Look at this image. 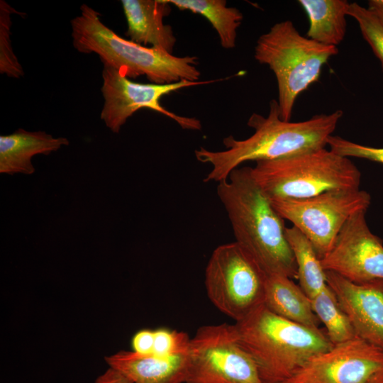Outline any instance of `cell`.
Here are the masks:
<instances>
[{"label": "cell", "instance_id": "6da1fadb", "mask_svg": "<svg viewBox=\"0 0 383 383\" xmlns=\"http://www.w3.org/2000/svg\"><path fill=\"white\" fill-rule=\"evenodd\" d=\"M343 116L341 110L317 114L298 122L283 121L277 100L270 101L267 117L253 113L248 126L254 129L249 138L238 140L233 135L223 140L226 150H210L200 147L194 151L196 160L211 169L204 182H220L248 161L274 160L326 148Z\"/></svg>", "mask_w": 383, "mask_h": 383}, {"label": "cell", "instance_id": "7a4b0ae2", "mask_svg": "<svg viewBox=\"0 0 383 383\" xmlns=\"http://www.w3.org/2000/svg\"><path fill=\"white\" fill-rule=\"evenodd\" d=\"M217 194L231 222L235 242L267 274L297 278L284 219L254 180L251 167H238L218 183Z\"/></svg>", "mask_w": 383, "mask_h": 383}, {"label": "cell", "instance_id": "3957f363", "mask_svg": "<svg viewBox=\"0 0 383 383\" xmlns=\"http://www.w3.org/2000/svg\"><path fill=\"white\" fill-rule=\"evenodd\" d=\"M79 11L70 21L72 45L78 52L97 55L104 67L115 69L128 79L144 75L160 84L199 81L196 57H178L124 39L104 24L100 13L87 4L81 5Z\"/></svg>", "mask_w": 383, "mask_h": 383}, {"label": "cell", "instance_id": "277c9868", "mask_svg": "<svg viewBox=\"0 0 383 383\" xmlns=\"http://www.w3.org/2000/svg\"><path fill=\"white\" fill-rule=\"evenodd\" d=\"M238 340L263 383H282L311 358L333 347L325 330L285 319L260 306L234 323Z\"/></svg>", "mask_w": 383, "mask_h": 383}, {"label": "cell", "instance_id": "5b68a950", "mask_svg": "<svg viewBox=\"0 0 383 383\" xmlns=\"http://www.w3.org/2000/svg\"><path fill=\"white\" fill-rule=\"evenodd\" d=\"M338 52V47L321 45L300 34L290 20L274 24L258 38L254 57L274 74L283 121H290L299 95L318 80L324 65Z\"/></svg>", "mask_w": 383, "mask_h": 383}, {"label": "cell", "instance_id": "8992f818", "mask_svg": "<svg viewBox=\"0 0 383 383\" xmlns=\"http://www.w3.org/2000/svg\"><path fill=\"white\" fill-rule=\"evenodd\" d=\"M251 174L270 199H306L331 190L357 189L361 179L348 157L326 148L256 162Z\"/></svg>", "mask_w": 383, "mask_h": 383}, {"label": "cell", "instance_id": "52a82bcc", "mask_svg": "<svg viewBox=\"0 0 383 383\" xmlns=\"http://www.w3.org/2000/svg\"><path fill=\"white\" fill-rule=\"evenodd\" d=\"M267 274L238 243L218 245L205 270V287L211 302L239 321L264 304Z\"/></svg>", "mask_w": 383, "mask_h": 383}, {"label": "cell", "instance_id": "ba28073f", "mask_svg": "<svg viewBox=\"0 0 383 383\" xmlns=\"http://www.w3.org/2000/svg\"><path fill=\"white\" fill-rule=\"evenodd\" d=\"M270 201L278 213L306 236L321 260L348 219L358 211H367L371 196L360 189H336L306 199Z\"/></svg>", "mask_w": 383, "mask_h": 383}, {"label": "cell", "instance_id": "9c48e42d", "mask_svg": "<svg viewBox=\"0 0 383 383\" xmlns=\"http://www.w3.org/2000/svg\"><path fill=\"white\" fill-rule=\"evenodd\" d=\"M184 383H263L234 324L203 326L191 338Z\"/></svg>", "mask_w": 383, "mask_h": 383}, {"label": "cell", "instance_id": "30bf717a", "mask_svg": "<svg viewBox=\"0 0 383 383\" xmlns=\"http://www.w3.org/2000/svg\"><path fill=\"white\" fill-rule=\"evenodd\" d=\"M101 89L104 105L100 118L108 128L118 133L127 120L140 109L146 108L176 121L183 129L201 130V123L194 117L179 116L165 109L160 103L163 96L179 89L209 84L215 80L189 82L182 80L172 84L135 82L118 70L104 67Z\"/></svg>", "mask_w": 383, "mask_h": 383}, {"label": "cell", "instance_id": "8fae6325", "mask_svg": "<svg viewBox=\"0 0 383 383\" xmlns=\"http://www.w3.org/2000/svg\"><path fill=\"white\" fill-rule=\"evenodd\" d=\"M282 383H383V350L356 337L313 357Z\"/></svg>", "mask_w": 383, "mask_h": 383}, {"label": "cell", "instance_id": "7c38bea8", "mask_svg": "<svg viewBox=\"0 0 383 383\" xmlns=\"http://www.w3.org/2000/svg\"><path fill=\"white\" fill-rule=\"evenodd\" d=\"M366 212L358 211L348 219L321 260L324 270L355 283L383 279V241L369 228Z\"/></svg>", "mask_w": 383, "mask_h": 383}, {"label": "cell", "instance_id": "4fadbf2b", "mask_svg": "<svg viewBox=\"0 0 383 383\" xmlns=\"http://www.w3.org/2000/svg\"><path fill=\"white\" fill-rule=\"evenodd\" d=\"M326 277L357 337L383 350V279L355 283L331 271Z\"/></svg>", "mask_w": 383, "mask_h": 383}, {"label": "cell", "instance_id": "5bb4252c", "mask_svg": "<svg viewBox=\"0 0 383 383\" xmlns=\"http://www.w3.org/2000/svg\"><path fill=\"white\" fill-rule=\"evenodd\" d=\"M127 22L126 35L139 45L159 49L172 54L176 37L164 18L171 11L166 0L121 1Z\"/></svg>", "mask_w": 383, "mask_h": 383}, {"label": "cell", "instance_id": "9a60e30c", "mask_svg": "<svg viewBox=\"0 0 383 383\" xmlns=\"http://www.w3.org/2000/svg\"><path fill=\"white\" fill-rule=\"evenodd\" d=\"M105 360L133 383H184L187 354L161 357L121 350Z\"/></svg>", "mask_w": 383, "mask_h": 383}, {"label": "cell", "instance_id": "2e32d148", "mask_svg": "<svg viewBox=\"0 0 383 383\" xmlns=\"http://www.w3.org/2000/svg\"><path fill=\"white\" fill-rule=\"evenodd\" d=\"M64 137L54 138L45 131H28L19 128L0 136V173L32 174L35 172L32 158L49 155L69 145Z\"/></svg>", "mask_w": 383, "mask_h": 383}, {"label": "cell", "instance_id": "e0dca14e", "mask_svg": "<svg viewBox=\"0 0 383 383\" xmlns=\"http://www.w3.org/2000/svg\"><path fill=\"white\" fill-rule=\"evenodd\" d=\"M264 305L285 319L311 328H320V321L313 311L311 299L288 277L267 275Z\"/></svg>", "mask_w": 383, "mask_h": 383}, {"label": "cell", "instance_id": "ac0fdd59", "mask_svg": "<svg viewBox=\"0 0 383 383\" xmlns=\"http://www.w3.org/2000/svg\"><path fill=\"white\" fill-rule=\"evenodd\" d=\"M309 22L306 37L327 46L338 47L347 30L346 0H299Z\"/></svg>", "mask_w": 383, "mask_h": 383}, {"label": "cell", "instance_id": "d6986e66", "mask_svg": "<svg viewBox=\"0 0 383 383\" xmlns=\"http://www.w3.org/2000/svg\"><path fill=\"white\" fill-rule=\"evenodd\" d=\"M180 10H187L205 17L216 31L221 45L233 49L236 44L237 30L243 19L235 7L227 6L225 0H166Z\"/></svg>", "mask_w": 383, "mask_h": 383}, {"label": "cell", "instance_id": "ffe728a7", "mask_svg": "<svg viewBox=\"0 0 383 383\" xmlns=\"http://www.w3.org/2000/svg\"><path fill=\"white\" fill-rule=\"evenodd\" d=\"M286 234L295 259L299 285L311 299L327 286L326 271L304 235L293 226L287 228Z\"/></svg>", "mask_w": 383, "mask_h": 383}, {"label": "cell", "instance_id": "44dd1931", "mask_svg": "<svg viewBox=\"0 0 383 383\" xmlns=\"http://www.w3.org/2000/svg\"><path fill=\"white\" fill-rule=\"evenodd\" d=\"M311 301L314 313L325 326L326 335L333 345L357 337L350 319L328 285L311 298Z\"/></svg>", "mask_w": 383, "mask_h": 383}, {"label": "cell", "instance_id": "7402d4cb", "mask_svg": "<svg viewBox=\"0 0 383 383\" xmlns=\"http://www.w3.org/2000/svg\"><path fill=\"white\" fill-rule=\"evenodd\" d=\"M13 13L21 15L4 0L0 1V73L19 79L24 72L11 46V16Z\"/></svg>", "mask_w": 383, "mask_h": 383}, {"label": "cell", "instance_id": "603a6c76", "mask_svg": "<svg viewBox=\"0 0 383 383\" xmlns=\"http://www.w3.org/2000/svg\"><path fill=\"white\" fill-rule=\"evenodd\" d=\"M348 14L357 23L362 37L383 68V23L372 11L356 2L350 4Z\"/></svg>", "mask_w": 383, "mask_h": 383}, {"label": "cell", "instance_id": "cb8c5ba5", "mask_svg": "<svg viewBox=\"0 0 383 383\" xmlns=\"http://www.w3.org/2000/svg\"><path fill=\"white\" fill-rule=\"evenodd\" d=\"M190 342L187 333L160 328L154 331L152 354L161 357L187 354Z\"/></svg>", "mask_w": 383, "mask_h": 383}, {"label": "cell", "instance_id": "d4e9b609", "mask_svg": "<svg viewBox=\"0 0 383 383\" xmlns=\"http://www.w3.org/2000/svg\"><path fill=\"white\" fill-rule=\"evenodd\" d=\"M330 150L336 154L346 157L366 159L383 164V148H374L360 145L340 136L332 135L328 140Z\"/></svg>", "mask_w": 383, "mask_h": 383}, {"label": "cell", "instance_id": "484cf974", "mask_svg": "<svg viewBox=\"0 0 383 383\" xmlns=\"http://www.w3.org/2000/svg\"><path fill=\"white\" fill-rule=\"evenodd\" d=\"M154 331L143 329L138 331L132 338L133 350L141 354H152Z\"/></svg>", "mask_w": 383, "mask_h": 383}, {"label": "cell", "instance_id": "4316f807", "mask_svg": "<svg viewBox=\"0 0 383 383\" xmlns=\"http://www.w3.org/2000/svg\"><path fill=\"white\" fill-rule=\"evenodd\" d=\"M94 383H133L118 371L109 367L106 372L99 375Z\"/></svg>", "mask_w": 383, "mask_h": 383}, {"label": "cell", "instance_id": "83f0119b", "mask_svg": "<svg viewBox=\"0 0 383 383\" xmlns=\"http://www.w3.org/2000/svg\"><path fill=\"white\" fill-rule=\"evenodd\" d=\"M367 5L383 23V0H370Z\"/></svg>", "mask_w": 383, "mask_h": 383}]
</instances>
